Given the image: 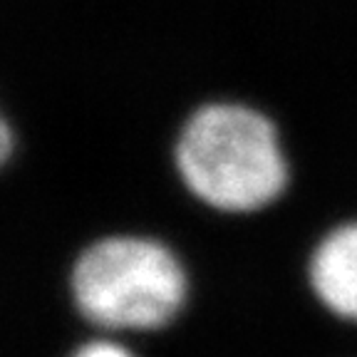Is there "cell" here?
Instances as JSON below:
<instances>
[{
  "label": "cell",
  "instance_id": "obj_1",
  "mask_svg": "<svg viewBox=\"0 0 357 357\" xmlns=\"http://www.w3.org/2000/svg\"><path fill=\"white\" fill-rule=\"evenodd\" d=\"M176 167L201 201L223 211L266 206L288 178L273 124L238 105L196 112L178 137Z\"/></svg>",
  "mask_w": 357,
  "mask_h": 357
},
{
  "label": "cell",
  "instance_id": "obj_2",
  "mask_svg": "<svg viewBox=\"0 0 357 357\" xmlns=\"http://www.w3.org/2000/svg\"><path fill=\"white\" fill-rule=\"evenodd\" d=\"M184 293L178 261L149 238H105L89 245L73 271L75 303L105 328H162L178 312Z\"/></svg>",
  "mask_w": 357,
  "mask_h": 357
},
{
  "label": "cell",
  "instance_id": "obj_3",
  "mask_svg": "<svg viewBox=\"0 0 357 357\" xmlns=\"http://www.w3.org/2000/svg\"><path fill=\"white\" fill-rule=\"evenodd\" d=\"M310 280L335 315L357 320V223L325 236L310 261Z\"/></svg>",
  "mask_w": 357,
  "mask_h": 357
},
{
  "label": "cell",
  "instance_id": "obj_4",
  "mask_svg": "<svg viewBox=\"0 0 357 357\" xmlns=\"http://www.w3.org/2000/svg\"><path fill=\"white\" fill-rule=\"evenodd\" d=\"M75 357H132L124 347L114 342H89L82 350L75 352Z\"/></svg>",
  "mask_w": 357,
  "mask_h": 357
}]
</instances>
